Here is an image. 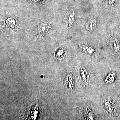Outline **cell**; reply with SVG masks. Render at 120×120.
Wrapping results in <instances>:
<instances>
[{"instance_id":"5b68a950","label":"cell","mask_w":120,"mask_h":120,"mask_svg":"<svg viewBox=\"0 0 120 120\" xmlns=\"http://www.w3.org/2000/svg\"><path fill=\"white\" fill-rule=\"evenodd\" d=\"M80 47L83 50L84 52L88 54H91L94 53V49L90 46L82 45L80 46Z\"/></svg>"},{"instance_id":"8992f818","label":"cell","mask_w":120,"mask_h":120,"mask_svg":"<svg viewBox=\"0 0 120 120\" xmlns=\"http://www.w3.org/2000/svg\"><path fill=\"white\" fill-rule=\"evenodd\" d=\"M81 74H82V79L84 81L86 82L87 79V72L85 68H83L82 69Z\"/></svg>"},{"instance_id":"277c9868","label":"cell","mask_w":120,"mask_h":120,"mask_svg":"<svg viewBox=\"0 0 120 120\" xmlns=\"http://www.w3.org/2000/svg\"><path fill=\"white\" fill-rule=\"evenodd\" d=\"M75 16V13L74 11L69 12L67 16L66 19L68 24L69 26L72 25L74 22Z\"/></svg>"},{"instance_id":"52a82bcc","label":"cell","mask_w":120,"mask_h":120,"mask_svg":"<svg viewBox=\"0 0 120 120\" xmlns=\"http://www.w3.org/2000/svg\"><path fill=\"white\" fill-rule=\"evenodd\" d=\"M110 77L109 78V79H108L109 80V81H110ZM111 79H113V77H111ZM112 79V81H113V80H114V79Z\"/></svg>"},{"instance_id":"6da1fadb","label":"cell","mask_w":120,"mask_h":120,"mask_svg":"<svg viewBox=\"0 0 120 120\" xmlns=\"http://www.w3.org/2000/svg\"><path fill=\"white\" fill-rule=\"evenodd\" d=\"M97 26L96 20L94 17L91 18L88 20L87 23L86 28L89 31H93L96 28Z\"/></svg>"},{"instance_id":"7a4b0ae2","label":"cell","mask_w":120,"mask_h":120,"mask_svg":"<svg viewBox=\"0 0 120 120\" xmlns=\"http://www.w3.org/2000/svg\"><path fill=\"white\" fill-rule=\"evenodd\" d=\"M48 28H49V26L47 24L42 23L39 26L38 30V32L39 34H43L47 31Z\"/></svg>"},{"instance_id":"3957f363","label":"cell","mask_w":120,"mask_h":120,"mask_svg":"<svg viewBox=\"0 0 120 120\" xmlns=\"http://www.w3.org/2000/svg\"><path fill=\"white\" fill-rule=\"evenodd\" d=\"M114 49L116 52H118L120 49V42L116 38H112L111 41Z\"/></svg>"}]
</instances>
